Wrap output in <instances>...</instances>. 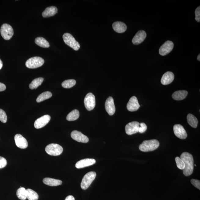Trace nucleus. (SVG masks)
I'll return each instance as SVG.
<instances>
[{
	"label": "nucleus",
	"instance_id": "obj_16",
	"mask_svg": "<svg viewBox=\"0 0 200 200\" xmlns=\"http://www.w3.org/2000/svg\"><path fill=\"white\" fill-rule=\"evenodd\" d=\"M14 140L17 147L22 149L27 148L28 146L27 141L22 135L19 134L15 135Z\"/></svg>",
	"mask_w": 200,
	"mask_h": 200
},
{
	"label": "nucleus",
	"instance_id": "obj_40",
	"mask_svg": "<svg viewBox=\"0 0 200 200\" xmlns=\"http://www.w3.org/2000/svg\"><path fill=\"white\" fill-rule=\"evenodd\" d=\"M3 65V64L2 61L1 59H0V70H1L2 68Z\"/></svg>",
	"mask_w": 200,
	"mask_h": 200
},
{
	"label": "nucleus",
	"instance_id": "obj_2",
	"mask_svg": "<svg viewBox=\"0 0 200 200\" xmlns=\"http://www.w3.org/2000/svg\"><path fill=\"white\" fill-rule=\"evenodd\" d=\"M159 145V142L157 140H144L139 146V149L142 152H151L158 148Z\"/></svg>",
	"mask_w": 200,
	"mask_h": 200
},
{
	"label": "nucleus",
	"instance_id": "obj_7",
	"mask_svg": "<svg viewBox=\"0 0 200 200\" xmlns=\"http://www.w3.org/2000/svg\"><path fill=\"white\" fill-rule=\"evenodd\" d=\"M1 34L3 39L6 40H9L13 35V29L9 24H3L1 27Z\"/></svg>",
	"mask_w": 200,
	"mask_h": 200
},
{
	"label": "nucleus",
	"instance_id": "obj_3",
	"mask_svg": "<svg viewBox=\"0 0 200 200\" xmlns=\"http://www.w3.org/2000/svg\"><path fill=\"white\" fill-rule=\"evenodd\" d=\"M64 41L66 44L75 50H78L80 48V45L72 35L69 33H65L63 35Z\"/></svg>",
	"mask_w": 200,
	"mask_h": 200
},
{
	"label": "nucleus",
	"instance_id": "obj_6",
	"mask_svg": "<svg viewBox=\"0 0 200 200\" xmlns=\"http://www.w3.org/2000/svg\"><path fill=\"white\" fill-rule=\"evenodd\" d=\"M45 151L49 155L56 156L60 155L63 151L62 147L58 144H51L45 147Z\"/></svg>",
	"mask_w": 200,
	"mask_h": 200
},
{
	"label": "nucleus",
	"instance_id": "obj_10",
	"mask_svg": "<svg viewBox=\"0 0 200 200\" xmlns=\"http://www.w3.org/2000/svg\"><path fill=\"white\" fill-rule=\"evenodd\" d=\"M173 131L176 136L181 140H185L187 137V133L185 129L180 124L175 125L173 126Z\"/></svg>",
	"mask_w": 200,
	"mask_h": 200
},
{
	"label": "nucleus",
	"instance_id": "obj_22",
	"mask_svg": "<svg viewBox=\"0 0 200 200\" xmlns=\"http://www.w3.org/2000/svg\"><path fill=\"white\" fill-rule=\"evenodd\" d=\"M187 94V92L186 90H178L174 92L173 93L172 97L175 100H181L185 99Z\"/></svg>",
	"mask_w": 200,
	"mask_h": 200
},
{
	"label": "nucleus",
	"instance_id": "obj_31",
	"mask_svg": "<svg viewBox=\"0 0 200 200\" xmlns=\"http://www.w3.org/2000/svg\"><path fill=\"white\" fill-rule=\"evenodd\" d=\"M76 81L74 79L66 80L62 83L63 87L65 88H71L75 85Z\"/></svg>",
	"mask_w": 200,
	"mask_h": 200
},
{
	"label": "nucleus",
	"instance_id": "obj_21",
	"mask_svg": "<svg viewBox=\"0 0 200 200\" xmlns=\"http://www.w3.org/2000/svg\"><path fill=\"white\" fill-rule=\"evenodd\" d=\"M58 13V9L55 6L49 7L43 12L42 15L44 18L53 16Z\"/></svg>",
	"mask_w": 200,
	"mask_h": 200
},
{
	"label": "nucleus",
	"instance_id": "obj_27",
	"mask_svg": "<svg viewBox=\"0 0 200 200\" xmlns=\"http://www.w3.org/2000/svg\"><path fill=\"white\" fill-rule=\"evenodd\" d=\"M79 116V112L77 109H75L69 113L67 117V119L69 121L77 120Z\"/></svg>",
	"mask_w": 200,
	"mask_h": 200
},
{
	"label": "nucleus",
	"instance_id": "obj_9",
	"mask_svg": "<svg viewBox=\"0 0 200 200\" xmlns=\"http://www.w3.org/2000/svg\"><path fill=\"white\" fill-rule=\"evenodd\" d=\"M140 123L136 121L132 122L126 125L125 126V132L127 134L132 135L138 133Z\"/></svg>",
	"mask_w": 200,
	"mask_h": 200
},
{
	"label": "nucleus",
	"instance_id": "obj_33",
	"mask_svg": "<svg viewBox=\"0 0 200 200\" xmlns=\"http://www.w3.org/2000/svg\"><path fill=\"white\" fill-rule=\"evenodd\" d=\"M0 121L3 123H5L7 121V116L6 113L2 109H0Z\"/></svg>",
	"mask_w": 200,
	"mask_h": 200
},
{
	"label": "nucleus",
	"instance_id": "obj_13",
	"mask_svg": "<svg viewBox=\"0 0 200 200\" xmlns=\"http://www.w3.org/2000/svg\"><path fill=\"white\" fill-rule=\"evenodd\" d=\"M50 118L49 115H45L38 118L34 123L35 127L37 129L43 127L49 122Z\"/></svg>",
	"mask_w": 200,
	"mask_h": 200
},
{
	"label": "nucleus",
	"instance_id": "obj_37",
	"mask_svg": "<svg viewBox=\"0 0 200 200\" xmlns=\"http://www.w3.org/2000/svg\"><path fill=\"white\" fill-rule=\"evenodd\" d=\"M195 20L196 21L200 22V7L199 6L196 8L195 11Z\"/></svg>",
	"mask_w": 200,
	"mask_h": 200
},
{
	"label": "nucleus",
	"instance_id": "obj_34",
	"mask_svg": "<svg viewBox=\"0 0 200 200\" xmlns=\"http://www.w3.org/2000/svg\"><path fill=\"white\" fill-rule=\"evenodd\" d=\"M147 127L144 123H140V126L139 128V133H143L147 130Z\"/></svg>",
	"mask_w": 200,
	"mask_h": 200
},
{
	"label": "nucleus",
	"instance_id": "obj_15",
	"mask_svg": "<svg viewBox=\"0 0 200 200\" xmlns=\"http://www.w3.org/2000/svg\"><path fill=\"white\" fill-rule=\"evenodd\" d=\"M140 107L138 99L135 96H133L130 98L127 105V109L130 112L136 111L140 108Z\"/></svg>",
	"mask_w": 200,
	"mask_h": 200
},
{
	"label": "nucleus",
	"instance_id": "obj_5",
	"mask_svg": "<svg viewBox=\"0 0 200 200\" xmlns=\"http://www.w3.org/2000/svg\"><path fill=\"white\" fill-rule=\"evenodd\" d=\"M45 62L44 60L40 57H34L29 58L25 63V65L28 68L35 69L42 66Z\"/></svg>",
	"mask_w": 200,
	"mask_h": 200
},
{
	"label": "nucleus",
	"instance_id": "obj_4",
	"mask_svg": "<svg viewBox=\"0 0 200 200\" xmlns=\"http://www.w3.org/2000/svg\"><path fill=\"white\" fill-rule=\"evenodd\" d=\"M96 173L95 172H90L84 176L81 183V188L86 190L91 185L96 177Z\"/></svg>",
	"mask_w": 200,
	"mask_h": 200
},
{
	"label": "nucleus",
	"instance_id": "obj_17",
	"mask_svg": "<svg viewBox=\"0 0 200 200\" xmlns=\"http://www.w3.org/2000/svg\"><path fill=\"white\" fill-rule=\"evenodd\" d=\"M96 161L93 159L87 158L80 160L76 163L75 167L77 169H81L91 166L95 164Z\"/></svg>",
	"mask_w": 200,
	"mask_h": 200
},
{
	"label": "nucleus",
	"instance_id": "obj_35",
	"mask_svg": "<svg viewBox=\"0 0 200 200\" xmlns=\"http://www.w3.org/2000/svg\"><path fill=\"white\" fill-rule=\"evenodd\" d=\"M191 182L195 187L200 190V181L199 180H195V179H192L191 180Z\"/></svg>",
	"mask_w": 200,
	"mask_h": 200
},
{
	"label": "nucleus",
	"instance_id": "obj_32",
	"mask_svg": "<svg viewBox=\"0 0 200 200\" xmlns=\"http://www.w3.org/2000/svg\"><path fill=\"white\" fill-rule=\"evenodd\" d=\"M175 161L176 163L177 167L181 170L184 169L185 166L183 161L180 157H176L175 158Z\"/></svg>",
	"mask_w": 200,
	"mask_h": 200
},
{
	"label": "nucleus",
	"instance_id": "obj_38",
	"mask_svg": "<svg viewBox=\"0 0 200 200\" xmlns=\"http://www.w3.org/2000/svg\"><path fill=\"white\" fill-rule=\"evenodd\" d=\"M6 87L3 83L0 82V92L4 91L6 89Z\"/></svg>",
	"mask_w": 200,
	"mask_h": 200
},
{
	"label": "nucleus",
	"instance_id": "obj_8",
	"mask_svg": "<svg viewBox=\"0 0 200 200\" xmlns=\"http://www.w3.org/2000/svg\"><path fill=\"white\" fill-rule=\"evenodd\" d=\"M85 107L88 111L93 110L94 108L96 105L95 97L91 93L87 94L84 99Z\"/></svg>",
	"mask_w": 200,
	"mask_h": 200
},
{
	"label": "nucleus",
	"instance_id": "obj_23",
	"mask_svg": "<svg viewBox=\"0 0 200 200\" xmlns=\"http://www.w3.org/2000/svg\"><path fill=\"white\" fill-rule=\"evenodd\" d=\"M43 182L45 185L52 187L62 185V182L60 180H56L50 178H46L43 179Z\"/></svg>",
	"mask_w": 200,
	"mask_h": 200
},
{
	"label": "nucleus",
	"instance_id": "obj_39",
	"mask_svg": "<svg viewBox=\"0 0 200 200\" xmlns=\"http://www.w3.org/2000/svg\"><path fill=\"white\" fill-rule=\"evenodd\" d=\"M65 200H75V199L73 196L69 195L66 198Z\"/></svg>",
	"mask_w": 200,
	"mask_h": 200
},
{
	"label": "nucleus",
	"instance_id": "obj_14",
	"mask_svg": "<svg viewBox=\"0 0 200 200\" xmlns=\"http://www.w3.org/2000/svg\"><path fill=\"white\" fill-rule=\"evenodd\" d=\"M105 107L106 110L109 115H114L116 109L114 99L112 97H109L106 100Z\"/></svg>",
	"mask_w": 200,
	"mask_h": 200
},
{
	"label": "nucleus",
	"instance_id": "obj_30",
	"mask_svg": "<svg viewBox=\"0 0 200 200\" xmlns=\"http://www.w3.org/2000/svg\"><path fill=\"white\" fill-rule=\"evenodd\" d=\"M27 198L29 200H38L39 195L35 191L30 189H27Z\"/></svg>",
	"mask_w": 200,
	"mask_h": 200
},
{
	"label": "nucleus",
	"instance_id": "obj_18",
	"mask_svg": "<svg viewBox=\"0 0 200 200\" xmlns=\"http://www.w3.org/2000/svg\"><path fill=\"white\" fill-rule=\"evenodd\" d=\"M147 34L144 31H140L137 32L133 39V43L135 45L142 43L146 39Z\"/></svg>",
	"mask_w": 200,
	"mask_h": 200
},
{
	"label": "nucleus",
	"instance_id": "obj_28",
	"mask_svg": "<svg viewBox=\"0 0 200 200\" xmlns=\"http://www.w3.org/2000/svg\"><path fill=\"white\" fill-rule=\"evenodd\" d=\"M16 195L19 199L25 200L27 199V191L25 188L21 187L17 191Z\"/></svg>",
	"mask_w": 200,
	"mask_h": 200
},
{
	"label": "nucleus",
	"instance_id": "obj_41",
	"mask_svg": "<svg viewBox=\"0 0 200 200\" xmlns=\"http://www.w3.org/2000/svg\"><path fill=\"white\" fill-rule=\"evenodd\" d=\"M197 59L198 60V61H200V54L199 55H198V57H197Z\"/></svg>",
	"mask_w": 200,
	"mask_h": 200
},
{
	"label": "nucleus",
	"instance_id": "obj_36",
	"mask_svg": "<svg viewBox=\"0 0 200 200\" xmlns=\"http://www.w3.org/2000/svg\"><path fill=\"white\" fill-rule=\"evenodd\" d=\"M7 162L4 158L0 156V169L4 168L6 166Z\"/></svg>",
	"mask_w": 200,
	"mask_h": 200
},
{
	"label": "nucleus",
	"instance_id": "obj_20",
	"mask_svg": "<svg viewBox=\"0 0 200 200\" xmlns=\"http://www.w3.org/2000/svg\"><path fill=\"white\" fill-rule=\"evenodd\" d=\"M113 28L116 32L122 33L125 32L127 29V26L124 23L121 22H116L112 25Z\"/></svg>",
	"mask_w": 200,
	"mask_h": 200
},
{
	"label": "nucleus",
	"instance_id": "obj_11",
	"mask_svg": "<svg viewBox=\"0 0 200 200\" xmlns=\"http://www.w3.org/2000/svg\"><path fill=\"white\" fill-rule=\"evenodd\" d=\"M174 44L171 41H168L166 42L160 47L159 53L160 55L165 56L168 55L173 50Z\"/></svg>",
	"mask_w": 200,
	"mask_h": 200
},
{
	"label": "nucleus",
	"instance_id": "obj_29",
	"mask_svg": "<svg viewBox=\"0 0 200 200\" xmlns=\"http://www.w3.org/2000/svg\"><path fill=\"white\" fill-rule=\"evenodd\" d=\"M52 93L50 92H45L41 94L36 99V102L38 103L43 101L45 100L49 99L52 96Z\"/></svg>",
	"mask_w": 200,
	"mask_h": 200
},
{
	"label": "nucleus",
	"instance_id": "obj_12",
	"mask_svg": "<svg viewBox=\"0 0 200 200\" xmlns=\"http://www.w3.org/2000/svg\"><path fill=\"white\" fill-rule=\"evenodd\" d=\"M71 136L73 140L78 142L86 143L89 140L87 136L77 130L72 131L71 133Z\"/></svg>",
	"mask_w": 200,
	"mask_h": 200
},
{
	"label": "nucleus",
	"instance_id": "obj_1",
	"mask_svg": "<svg viewBox=\"0 0 200 200\" xmlns=\"http://www.w3.org/2000/svg\"><path fill=\"white\" fill-rule=\"evenodd\" d=\"M181 159L183 161L185 167L183 170V173L185 176H188L192 174L194 170V158L190 153H183L180 155Z\"/></svg>",
	"mask_w": 200,
	"mask_h": 200
},
{
	"label": "nucleus",
	"instance_id": "obj_26",
	"mask_svg": "<svg viewBox=\"0 0 200 200\" xmlns=\"http://www.w3.org/2000/svg\"><path fill=\"white\" fill-rule=\"evenodd\" d=\"M43 79L42 78H38L34 79L29 85V88L31 89H36L42 84L43 82Z\"/></svg>",
	"mask_w": 200,
	"mask_h": 200
},
{
	"label": "nucleus",
	"instance_id": "obj_19",
	"mask_svg": "<svg viewBox=\"0 0 200 200\" xmlns=\"http://www.w3.org/2000/svg\"><path fill=\"white\" fill-rule=\"evenodd\" d=\"M174 75L171 72H166L162 76L161 79V83L163 85H168L171 83L174 79Z\"/></svg>",
	"mask_w": 200,
	"mask_h": 200
},
{
	"label": "nucleus",
	"instance_id": "obj_24",
	"mask_svg": "<svg viewBox=\"0 0 200 200\" xmlns=\"http://www.w3.org/2000/svg\"><path fill=\"white\" fill-rule=\"evenodd\" d=\"M187 119L188 123L193 128H197L198 123L197 118L192 114H189L187 116Z\"/></svg>",
	"mask_w": 200,
	"mask_h": 200
},
{
	"label": "nucleus",
	"instance_id": "obj_25",
	"mask_svg": "<svg viewBox=\"0 0 200 200\" xmlns=\"http://www.w3.org/2000/svg\"><path fill=\"white\" fill-rule=\"evenodd\" d=\"M35 42L36 45L41 47L48 48L50 46V45L48 42L43 37L36 38L35 39Z\"/></svg>",
	"mask_w": 200,
	"mask_h": 200
}]
</instances>
